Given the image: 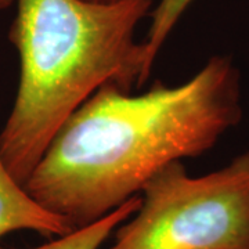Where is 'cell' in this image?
<instances>
[{
  "label": "cell",
  "mask_w": 249,
  "mask_h": 249,
  "mask_svg": "<svg viewBox=\"0 0 249 249\" xmlns=\"http://www.w3.org/2000/svg\"><path fill=\"white\" fill-rule=\"evenodd\" d=\"M142 205V196H136L118 206L112 212L98 219L97 222L90 223L79 229L67 232L60 237H54L53 240L29 249H101L106 241L115 232V230L126 222L130 216H133ZM0 249H13L1 247Z\"/></svg>",
  "instance_id": "5"
},
{
  "label": "cell",
  "mask_w": 249,
  "mask_h": 249,
  "mask_svg": "<svg viewBox=\"0 0 249 249\" xmlns=\"http://www.w3.org/2000/svg\"><path fill=\"white\" fill-rule=\"evenodd\" d=\"M191 1L193 0H160V4L150 13L151 24L145 39L142 40L145 50V65L148 71L152 70L160 47Z\"/></svg>",
  "instance_id": "6"
},
{
  "label": "cell",
  "mask_w": 249,
  "mask_h": 249,
  "mask_svg": "<svg viewBox=\"0 0 249 249\" xmlns=\"http://www.w3.org/2000/svg\"><path fill=\"white\" fill-rule=\"evenodd\" d=\"M107 249H249V151L199 178L166 165Z\"/></svg>",
  "instance_id": "3"
},
{
  "label": "cell",
  "mask_w": 249,
  "mask_h": 249,
  "mask_svg": "<svg viewBox=\"0 0 249 249\" xmlns=\"http://www.w3.org/2000/svg\"><path fill=\"white\" fill-rule=\"evenodd\" d=\"M21 230L54 238L73 229L62 217L37 204L0 160V238Z\"/></svg>",
  "instance_id": "4"
},
{
  "label": "cell",
  "mask_w": 249,
  "mask_h": 249,
  "mask_svg": "<svg viewBox=\"0 0 249 249\" xmlns=\"http://www.w3.org/2000/svg\"><path fill=\"white\" fill-rule=\"evenodd\" d=\"M90 3H100V4H109V3H116V1H121V0H86Z\"/></svg>",
  "instance_id": "8"
},
{
  "label": "cell",
  "mask_w": 249,
  "mask_h": 249,
  "mask_svg": "<svg viewBox=\"0 0 249 249\" xmlns=\"http://www.w3.org/2000/svg\"><path fill=\"white\" fill-rule=\"evenodd\" d=\"M240 78L230 57L214 55L178 86L157 80L139 96L103 86L55 133L27 193L73 230L97 222L240 122Z\"/></svg>",
  "instance_id": "1"
},
{
  "label": "cell",
  "mask_w": 249,
  "mask_h": 249,
  "mask_svg": "<svg viewBox=\"0 0 249 249\" xmlns=\"http://www.w3.org/2000/svg\"><path fill=\"white\" fill-rule=\"evenodd\" d=\"M10 42L19 83L0 160L24 186L67 119L103 86L130 93L150 78L136 28L154 0H16Z\"/></svg>",
  "instance_id": "2"
},
{
  "label": "cell",
  "mask_w": 249,
  "mask_h": 249,
  "mask_svg": "<svg viewBox=\"0 0 249 249\" xmlns=\"http://www.w3.org/2000/svg\"><path fill=\"white\" fill-rule=\"evenodd\" d=\"M14 1H16V0H0V10L9 9L10 6L14 4Z\"/></svg>",
  "instance_id": "7"
}]
</instances>
